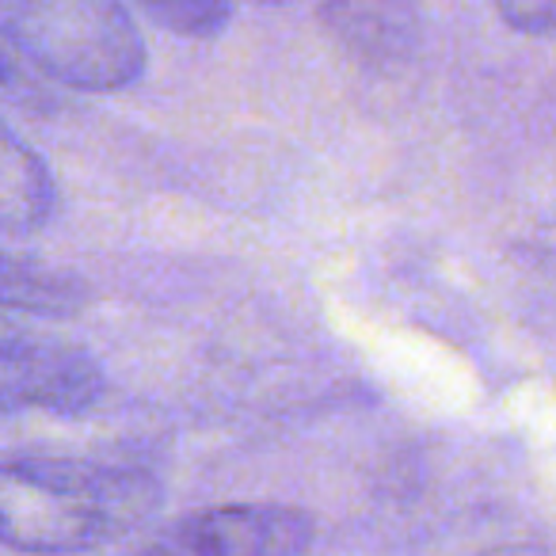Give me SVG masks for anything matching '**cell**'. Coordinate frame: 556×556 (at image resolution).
<instances>
[{"instance_id": "8", "label": "cell", "mask_w": 556, "mask_h": 556, "mask_svg": "<svg viewBox=\"0 0 556 556\" xmlns=\"http://www.w3.org/2000/svg\"><path fill=\"white\" fill-rule=\"evenodd\" d=\"M503 24L530 39H548L556 27V0H495Z\"/></svg>"}, {"instance_id": "6", "label": "cell", "mask_w": 556, "mask_h": 556, "mask_svg": "<svg viewBox=\"0 0 556 556\" xmlns=\"http://www.w3.org/2000/svg\"><path fill=\"white\" fill-rule=\"evenodd\" d=\"M92 302V290L80 275L31 255L0 252V309L27 317H77Z\"/></svg>"}, {"instance_id": "10", "label": "cell", "mask_w": 556, "mask_h": 556, "mask_svg": "<svg viewBox=\"0 0 556 556\" xmlns=\"http://www.w3.org/2000/svg\"><path fill=\"white\" fill-rule=\"evenodd\" d=\"M263 4H282V0H263Z\"/></svg>"}, {"instance_id": "9", "label": "cell", "mask_w": 556, "mask_h": 556, "mask_svg": "<svg viewBox=\"0 0 556 556\" xmlns=\"http://www.w3.org/2000/svg\"><path fill=\"white\" fill-rule=\"evenodd\" d=\"M42 96V88H35V80L27 77L24 54L9 42V35L0 31V100H35Z\"/></svg>"}, {"instance_id": "1", "label": "cell", "mask_w": 556, "mask_h": 556, "mask_svg": "<svg viewBox=\"0 0 556 556\" xmlns=\"http://www.w3.org/2000/svg\"><path fill=\"white\" fill-rule=\"evenodd\" d=\"M146 469L73 457L0 462V545L27 556H73L130 538L161 510Z\"/></svg>"}, {"instance_id": "4", "label": "cell", "mask_w": 556, "mask_h": 556, "mask_svg": "<svg viewBox=\"0 0 556 556\" xmlns=\"http://www.w3.org/2000/svg\"><path fill=\"white\" fill-rule=\"evenodd\" d=\"M317 538L309 510L287 503H225L172 518L138 556H305Z\"/></svg>"}, {"instance_id": "2", "label": "cell", "mask_w": 556, "mask_h": 556, "mask_svg": "<svg viewBox=\"0 0 556 556\" xmlns=\"http://www.w3.org/2000/svg\"><path fill=\"white\" fill-rule=\"evenodd\" d=\"M0 31L77 92H118L146 73V39L123 0H0Z\"/></svg>"}, {"instance_id": "3", "label": "cell", "mask_w": 556, "mask_h": 556, "mask_svg": "<svg viewBox=\"0 0 556 556\" xmlns=\"http://www.w3.org/2000/svg\"><path fill=\"white\" fill-rule=\"evenodd\" d=\"M108 393L103 366L85 348L20 325L0 309V416H85Z\"/></svg>"}, {"instance_id": "7", "label": "cell", "mask_w": 556, "mask_h": 556, "mask_svg": "<svg viewBox=\"0 0 556 556\" xmlns=\"http://www.w3.org/2000/svg\"><path fill=\"white\" fill-rule=\"evenodd\" d=\"M156 27L179 39H214L229 24V0H138Z\"/></svg>"}, {"instance_id": "5", "label": "cell", "mask_w": 556, "mask_h": 556, "mask_svg": "<svg viewBox=\"0 0 556 556\" xmlns=\"http://www.w3.org/2000/svg\"><path fill=\"white\" fill-rule=\"evenodd\" d=\"M58 210L50 164L12 126L0 123V237H35Z\"/></svg>"}]
</instances>
